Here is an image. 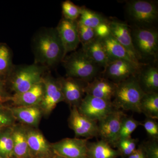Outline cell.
<instances>
[{
    "label": "cell",
    "mask_w": 158,
    "mask_h": 158,
    "mask_svg": "<svg viewBox=\"0 0 158 158\" xmlns=\"http://www.w3.org/2000/svg\"><path fill=\"white\" fill-rule=\"evenodd\" d=\"M34 63L48 69L62 62L65 56L64 48L56 28H43L32 41Z\"/></svg>",
    "instance_id": "obj_1"
},
{
    "label": "cell",
    "mask_w": 158,
    "mask_h": 158,
    "mask_svg": "<svg viewBox=\"0 0 158 158\" xmlns=\"http://www.w3.org/2000/svg\"><path fill=\"white\" fill-rule=\"evenodd\" d=\"M66 77L88 83L99 76L101 67L97 65L81 49L65 56L62 61Z\"/></svg>",
    "instance_id": "obj_2"
},
{
    "label": "cell",
    "mask_w": 158,
    "mask_h": 158,
    "mask_svg": "<svg viewBox=\"0 0 158 158\" xmlns=\"http://www.w3.org/2000/svg\"><path fill=\"white\" fill-rule=\"evenodd\" d=\"M144 93L137 77H131L116 84L114 100L112 101L113 106L117 110L141 113L140 103Z\"/></svg>",
    "instance_id": "obj_3"
},
{
    "label": "cell",
    "mask_w": 158,
    "mask_h": 158,
    "mask_svg": "<svg viewBox=\"0 0 158 158\" xmlns=\"http://www.w3.org/2000/svg\"><path fill=\"white\" fill-rule=\"evenodd\" d=\"M131 34L133 46L139 62L142 63V60L145 62L156 60L158 53V32L156 29L152 27L135 26L131 28Z\"/></svg>",
    "instance_id": "obj_4"
},
{
    "label": "cell",
    "mask_w": 158,
    "mask_h": 158,
    "mask_svg": "<svg viewBox=\"0 0 158 158\" xmlns=\"http://www.w3.org/2000/svg\"><path fill=\"white\" fill-rule=\"evenodd\" d=\"M47 68L34 63L13 68L9 77L11 89L15 94L27 91L35 85L42 81Z\"/></svg>",
    "instance_id": "obj_5"
},
{
    "label": "cell",
    "mask_w": 158,
    "mask_h": 158,
    "mask_svg": "<svg viewBox=\"0 0 158 158\" xmlns=\"http://www.w3.org/2000/svg\"><path fill=\"white\" fill-rule=\"evenodd\" d=\"M126 12L135 26L151 27L158 18L157 6L152 1L133 0L127 2Z\"/></svg>",
    "instance_id": "obj_6"
},
{
    "label": "cell",
    "mask_w": 158,
    "mask_h": 158,
    "mask_svg": "<svg viewBox=\"0 0 158 158\" xmlns=\"http://www.w3.org/2000/svg\"><path fill=\"white\" fill-rule=\"evenodd\" d=\"M77 109L79 113L97 123L116 109L112 101L87 94L84 97Z\"/></svg>",
    "instance_id": "obj_7"
},
{
    "label": "cell",
    "mask_w": 158,
    "mask_h": 158,
    "mask_svg": "<svg viewBox=\"0 0 158 158\" xmlns=\"http://www.w3.org/2000/svg\"><path fill=\"white\" fill-rule=\"evenodd\" d=\"M126 115L121 110L115 109L98 122V136L112 147H115L118 141L122 122Z\"/></svg>",
    "instance_id": "obj_8"
},
{
    "label": "cell",
    "mask_w": 158,
    "mask_h": 158,
    "mask_svg": "<svg viewBox=\"0 0 158 158\" xmlns=\"http://www.w3.org/2000/svg\"><path fill=\"white\" fill-rule=\"evenodd\" d=\"M88 139L66 138L51 144L54 154L67 158H88Z\"/></svg>",
    "instance_id": "obj_9"
},
{
    "label": "cell",
    "mask_w": 158,
    "mask_h": 158,
    "mask_svg": "<svg viewBox=\"0 0 158 158\" xmlns=\"http://www.w3.org/2000/svg\"><path fill=\"white\" fill-rule=\"evenodd\" d=\"M68 124L73 130L75 138L84 137L89 139L98 137V123L79 113L76 107L71 108Z\"/></svg>",
    "instance_id": "obj_10"
},
{
    "label": "cell",
    "mask_w": 158,
    "mask_h": 158,
    "mask_svg": "<svg viewBox=\"0 0 158 158\" xmlns=\"http://www.w3.org/2000/svg\"><path fill=\"white\" fill-rule=\"evenodd\" d=\"M44 85V93L38 106L43 114H50L60 102L64 101L63 95L58 80L50 75L44 77L42 80Z\"/></svg>",
    "instance_id": "obj_11"
},
{
    "label": "cell",
    "mask_w": 158,
    "mask_h": 158,
    "mask_svg": "<svg viewBox=\"0 0 158 158\" xmlns=\"http://www.w3.org/2000/svg\"><path fill=\"white\" fill-rule=\"evenodd\" d=\"M141 67L126 60H114L105 67L102 77L117 84L136 76Z\"/></svg>",
    "instance_id": "obj_12"
},
{
    "label": "cell",
    "mask_w": 158,
    "mask_h": 158,
    "mask_svg": "<svg viewBox=\"0 0 158 158\" xmlns=\"http://www.w3.org/2000/svg\"><path fill=\"white\" fill-rule=\"evenodd\" d=\"M57 80L62 90L64 101L71 107H78L84 98L85 88L87 83L69 77H60Z\"/></svg>",
    "instance_id": "obj_13"
},
{
    "label": "cell",
    "mask_w": 158,
    "mask_h": 158,
    "mask_svg": "<svg viewBox=\"0 0 158 158\" xmlns=\"http://www.w3.org/2000/svg\"><path fill=\"white\" fill-rule=\"evenodd\" d=\"M56 28L64 48L65 56L68 53L75 51L80 43L78 21L70 20L63 18Z\"/></svg>",
    "instance_id": "obj_14"
},
{
    "label": "cell",
    "mask_w": 158,
    "mask_h": 158,
    "mask_svg": "<svg viewBox=\"0 0 158 158\" xmlns=\"http://www.w3.org/2000/svg\"><path fill=\"white\" fill-rule=\"evenodd\" d=\"M109 25L111 35L126 50L135 62L142 64L139 62L133 46L131 27L116 19L109 20Z\"/></svg>",
    "instance_id": "obj_15"
},
{
    "label": "cell",
    "mask_w": 158,
    "mask_h": 158,
    "mask_svg": "<svg viewBox=\"0 0 158 158\" xmlns=\"http://www.w3.org/2000/svg\"><path fill=\"white\" fill-rule=\"evenodd\" d=\"M26 136L31 158L53 156L55 154L51 144L40 131L32 129H26Z\"/></svg>",
    "instance_id": "obj_16"
},
{
    "label": "cell",
    "mask_w": 158,
    "mask_h": 158,
    "mask_svg": "<svg viewBox=\"0 0 158 158\" xmlns=\"http://www.w3.org/2000/svg\"><path fill=\"white\" fill-rule=\"evenodd\" d=\"M116 84L103 77L98 76L86 84L85 94L98 98L112 101Z\"/></svg>",
    "instance_id": "obj_17"
},
{
    "label": "cell",
    "mask_w": 158,
    "mask_h": 158,
    "mask_svg": "<svg viewBox=\"0 0 158 158\" xmlns=\"http://www.w3.org/2000/svg\"><path fill=\"white\" fill-rule=\"evenodd\" d=\"M44 93L43 82L38 83L30 90L23 93L14 94L7 100L11 101L15 106H31L39 105Z\"/></svg>",
    "instance_id": "obj_18"
},
{
    "label": "cell",
    "mask_w": 158,
    "mask_h": 158,
    "mask_svg": "<svg viewBox=\"0 0 158 158\" xmlns=\"http://www.w3.org/2000/svg\"><path fill=\"white\" fill-rule=\"evenodd\" d=\"M100 39L110 62L116 60H124L132 62L139 67H142L145 65L135 62L130 56L126 50L111 34L108 37Z\"/></svg>",
    "instance_id": "obj_19"
},
{
    "label": "cell",
    "mask_w": 158,
    "mask_h": 158,
    "mask_svg": "<svg viewBox=\"0 0 158 158\" xmlns=\"http://www.w3.org/2000/svg\"><path fill=\"white\" fill-rule=\"evenodd\" d=\"M136 77L144 93L158 92V69L156 67L145 64L140 69Z\"/></svg>",
    "instance_id": "obj_20"
},
{
    "label": "cell",
    "mask_w": 158,
    "mask_h": 158,
    "mask_svg": "<svg viewBox=\"0 0 158 158\" xmlns=\"http://www.w3.org/2000/svg\"><path fill=\"white\" fill-rule=\"evenodd\" d=\"M9 109L15 119L33 127L38 125L43 115L42 111L38 106H15Z\"/></svg>",
    "instance_id": "obj_21"
},
{
    "label": "cell",
    "mask_w": 158,
    "mask_h": 158,
    "mask_svg": "<svg viewBox=\"0 0 158 158\" xmlns=\"http://www.w3.org/2000/svg\"><path fill=\"white\" fill-rule=\"evenodd\" d=\"M82 50L94 63L104 69L109 63L107 54L101 40L98 37L82 46Z\"/></svg>",
    "instance_id": "obj_22"
},
{
    "label": "cell",
    "mask_w": 158,
    "mask_h": 158,
    "mask_svg": "<svg viewBox=\"0 0 158 158\" xmlns=\"http://www.w3.org/2000/svg\"><path fill=\"white\" fill-rule=\"evenodd\" d=\"M88 158H117L120 156L117 150L103 140L90 142L87 145Z\"/></svg>",
    "instance_id": "obj_23"
},
{
    "label": "cell",
    "mask_w": 158,
    "mask_h": 158,
    "mask_svg": "<svg viewBox=\"0 0 158 158\" xmlns=\"http://www.w3.org/2000/svg\"><path fill=\"white\" fill-rule=\"evenodd\" d=\"M13 158H31L26 136V129L22 127H12Z\"/></svg>",
    "instance_id": "obj_24"
},
{
    "label": "cell",
    "mask_w": 158,
    "mask_h": 158,
    "mask_svg": "<svg viewBox=\"0 0 158 158\" xmlns=\"http://www.w3.org/2000/svg\"><path fill=\"white\" fill-rule=\"evenodd\" d=\"M140 110L146 117L158 118V92L144 93L140 103Z\"/></svg>",
    "instance_id": "obj_25"
},
{
    "label": "cell",
    "mask_w": 158,
    "mask_h": 158,
    "mask_svg": "<svg viewBox=\"0 0 158 158\" xmlns=\"http://www.w3.org/2000/svg\"><path fill=\"white\" fill-rule=\"evenodd\" d=\"M81 7V15L78 21L84 25L94 29L99 25L109 21L101 14L86 7Z\"/></svg>",
    "instance_id": "obj_26"
},
{
    "label": "cell",
    "mask_w": 158,
    "mask_h": 158,
    "mask_svg": "<svg viewBox=\"0 0 158 158\" xmlns=\"http://www.w3.org/2000/svg\"><path fill=\"white\" fill-rule=\"evenodd\" d=\"M0 156L13 158L12 127L4 129L0 133Z\"/></svg>",
    "instance_id": "obj_27"
},
{
    "label": "cell",
    "mask_w": 158,
    "mask_h": 158,
    "mask_svg": "<svg viewBox=\"0 0 158 158\" xmlns=\"http://www.w3.org/2000/svg\"><path fill=\"white\" fill-rule=\"evenodd\" d=\"M11 52L5 44H0V79L8 77L13 69Z\"/></svg>",
    "instance_id": "obj_28"
},
{
    "label": "cell",
    "mask_w": 158,
    "mask_h": 158,
    "mask_svg": "<svg viewBox=\"0 0 158 158\" xmlns=\"http://www.w3.org/2000/svg\"><path fill=\"white\" fill-rule=\"evenodd\" d=\"M142 123L136 120L132 116L126 115L122 122L117 142L122 139L131 138V135L133 132Z\"/></svg>",
    "instance_id": "obj_29"
},
{
    "label": "cell",
    "mask_w": 158,
    "mask_h": 158,
    "mask_svg": "<svg viewBox=\"0 0 158 158\" xmlns=\"http://www.w3.org/2000/svg\"><path fill=\"white\" fill-rule=\"evenodd\" d=\"M138 141V139L132 138L122 139L116 143L115 148H117L120 156L127 157L135 151Z\"/></svg>",
    "instance_id": "obj_30"
},
{
    "label": "cell",
    "mask_w": 158,
    "mask_h": 158,
    "mask_svg": "<svg viewBox=\"0 0 158 158\" xmlns=\"http://www.w3.org/2000/svg\"><path fill=\"white\" fill-rule=\"evenodd\" d=\"M63 18L70 20H77L80 17L82 7L75 5L69 0L64 1L62 5Z\"/></svg>",
    "instance_id": "obj_31"
},
{
    "label": "cell",
    "mask_w": 158,
    "mask_h": 158,
    "mask_svg": "<svg viewBox=\"0 0 158 158\" xmlns=\"http://www.w3.org/2000/svg\"><path fill=\"white\" fill-rule=\"evenodd\" d=\"M78 31L80 43L81 44L82 46L88 44L97 37L94 29L84 25L78 21Z\"/></svg>",
    "instance_id": "obj_32"
},
{
    "label": "cell",
    "mask_w": 158,
    "mask_h": 158,
    "mask_svg": "<svg viewBox=\"0 0 158 158\" xmlns=\"http://www.w3.org/2000/svg\"><path fill=\"white\" fill-rule=\"evenodd\" d=\"M146 158H158V141L149 139L141 143Z\"/></svg>",
    "instance_id": "obj_33"
},
{
    "label": "cell",
    "mask_w": 158,
    "mask_h": 158,
    "mask_svg": "<svg viewBox=\"0 0 158 158\" xmlns=\"http://www.w3.org/2000/svg\"><path fill=\"white\" fill-rule=\"evenodd\" d=\"M141 125L144 127L150 139L158 140V123L156 119L146 117Z\"/></svg>",
    "instance_id": "obj_34"
},
{
    "label": "cell",
    "mask_w": 158,
    "mask_h": 158,
    "mask_svg": "<svg viewBox=\"0 0 158 158\" xmlns=\"http://www.w3.org/2000/svg\"><path fill=\"white\" fill-rule=\"evenodd\" d=\"M15 120L9 109H0V130L12 127L14 125Z\"/></svg>",
    "instance_id": "obj_35"
},
{
    "label": "cell",
    "mask_w": 158,
    "mask_h": 158,
    "mask_svg": "<svg viewBox=\"0 0 158 158\" xmlns=\"http://www.w3.org/2000/svg\"><path fill=\"white\" fill-rule=\"evenodd\" d=\"M97 37L102 39L108 37L110 34L109 21L106 23H103L94 29Z\"/></svg>",
    "instance_id": "obj_36"
},
{
    "label": "cell",
    "mask_w": 158,
    "mask_h": 158,
    "mask_svg": "<svg viewBox=\"0 0 158 158\" xmlns=\"http://www.w3.org/2000/svg\"><path fill=\"white\" fill-rule=\"evenodd\" d=\"M127 158H146L144 150L141 144L139 145L138 148H136L134 152L127 157Z\"/></svg>",
    "instance_id": "obj_37"
},
{
    "label": "cell",
    "mask_w": 158,
    "mask_h": 158,
    "mask_svg": "<svg viewBox=\"0 0 158 158\" xmlns=\"http://www.w3.org/2000/svg\"><path fill=\"white\" fill-rule=\"evenodd\" d=\"M4 81L0 79V95L2 97L6 99L9 97V96H6V94L5 92V88H4Z\"/></svg>",
    "instance_id": "obj_38"
},
{
    "label": "cell",
    "mask_w": 158,
    "mask_h": 158,
    "mask_svg": "<svg viewBox=\"0 0 158 158\" xmlns=\"http://www.w3.org/2000/svg\"><path fill=\"white\" fill-rule=\"evenodd\" d=\"M5 100H6V99L2 97L0 95V109L1 108H4L2 105V102Z\"/></svg>",
    "instance_id": "obj_39"
},
{
    "label": "cell",
    "mask_w": 158,
    "mask_h": 158,
    "mask_svg": "<svg viewBox=\"0 0 158 158\" xmlns=\"http://www.w3.org/2000/svg\"><path fill=\"white\" fill-rule=\"evenodd\" d=\"M52 158H67L61 156L56 155H54L52 157Z\"/></svg>",
    "instance_id": "obj_40"
},
{
    "label": "cell",
    "mask_w": 158,
    "mask_h": 158,
    "mask_svg": "<svg viewBox=\"0 0 158 158\" xmlns=\"http://www.w3.org/2000/svg\"><path fill=\"white\" fill-rule=\"evenodd\" d=\"M52 158V157H45V158Z\"/></svg>",
    "instance_id": "obj_41"
},
{
    "label": "cell",
    "mask_w": 158,
    "mask_h": 158,
    "mask_svg": "<svg viewBox=\"0 0 158 158\" xmlns=\"http://www.w3.org/2000/svg\"><path fill=\"white\" fill-rule=\"evenodd\" d=\"M2 130H0V133H1V131H2Z\"/></svg>",
    "instance_id": "obj_42"
},
{
    "label": "cell",
    "mask_w": 158,
    "mask_h": 158,
    "mask_svg": "<svg viewBox=\"0 0 158 158\" xmlns=\"http://www.w3.org/2000/svg\"><path fill=\"white\" fill-rule=\"evenodd\" d=\"M0 158H3L2 157L0 156Z\"/></svg>",
    "instance_id": "obj_43"
}]
</instances>
